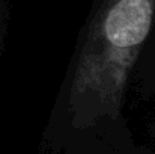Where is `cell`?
<instances>
[{
    "instance_id": "1",
    "label": "cell",
    "mask_w": 155,
    "mask_h": 154,
    "mask_svg": "<svg viewBox=\"0 0 155 154\" xmlns=\"http://www.w3.org/2000/svg\"><path fill=\"white\" fill-rule=\"evenodd\" d=\"M154 12L155 0H98L89 41L116 54L117 63L124 67L146 39Z\"/></svg>"
}]
</instances>
